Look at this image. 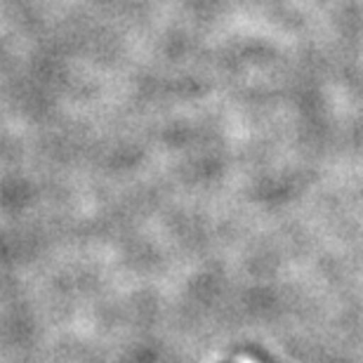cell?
I'll use <instances>...</instances> for the list:
<instances>
[{
	"label": "cell",
	"instance_id": "1",
	"mask_svg": "<svg viewBox=\"0 0 363 363\" xmlns=\"http://www.w3.org/2000/svg\"><path fill=\"white\" fill-rule=\"evenodd\" d=\"M234 363H259V361H255L252 357H236V361Z\"/></svg>",
	"mask_w": 363,
	"mask_h": 363
}]
</instances>
